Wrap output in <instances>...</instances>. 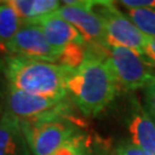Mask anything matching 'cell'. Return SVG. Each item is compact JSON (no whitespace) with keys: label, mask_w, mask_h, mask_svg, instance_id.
<instances>
[{"label":"cell","mask_w":155,"mask_h":155,"mask_svg":"<svg viewBox=\"0 0 155 155\" xmlns=\"http://www.w3.org/2000/svg\"><path fill=\"white\" fill-rule=\"evenodd\" d=\"M116 79L102 54V47L92 46L81 66L68 69L67 94L85 116H95L116 94Z\"/></svg>","instance_id":"6da1fadb"},{"label":"cell","mask_w":155,"mask_h":155,"mask_svg":"<svg viewBox=\"0 0 155 155\" xmlns=\"http://www.w3.org/2000/svg\"><path fill=\"white\" fill-rule=\"evenodd\" d=\"M8 87L45 98H66L68 68L22 56L8 55L0 62Z\"/></svg>","instance_id":"7a4b0ae2"},{"label":"cell","mask_w":155,"mask_h":155,"mask_svg":"<svg viewBox=\"0 0 155 155\" xmlns=\"http://www.w3.org/2000/svg\"><path fill=\"white\" fill-rule=\"evenodd\" d=\"M92 9L105 30L108 46H122L145 56V35L113 1H94Z\"/></svg>","instance_id":"3957f363"},{"label":"cell","mask_w":155,"mask_h":155,"mask_svg":"<svg viewBox=\"0 0 155 155\" xmlns=\"http://www.w3.org/2000/svg\"><path fill=\"white\" fill-rule=\"evenodd\" d=\"M18 121L33 155H52L78 134L75 125L66 118Z\"/></svg>","instance_id":"277c9868"},{"label":"cell","mask_w":155,"mask_h":155,"mask_svg":"<svg viewBox=\"0 0 155 155\" xmlns=\"http://www.w3.org/2000/svg\"><path fill=\"white\" fill-rule=\"evenodd\" d=\"M71 104L69 97L53 99L25 93L8 86L6 90V109L22 121L66 118Z\"/></svg>","instance_id":"5b68a950"},{"label":"cell","mask_w":155,"mask_h":155,"mask_svg":"<svg viewBox=\"0 0 155 155\" xmlns=\"http://www.w3.org/2000/svg\"><path fill=\"white\" fill-rule=\"evenodd\" d=\"M102 54L118 86L130 91L143 89L155 77L148 68L150 62L129 48L107 45L102 47Z\"/></svg>","instance_id":"8992f818"},{"label":"cell","mask_w":155,"mask_h":155,"mask_svg":"<svg viewBox=\"0 0 155 155\" xmlns=\"http://www.w3.org/2000/svg\"><path fill=\"white\" fill-rule=\"evenodd\" d=\"M4 53L56 64L60 60V53L48 44L40 28L32 22L21 24L14 38L5 46Z\"/></svg>","instance_id":"52a82bcc"},{"label":"cell","mask_w":155,"mask_h":155,"mask_svg":"<svg viewBox=\"0 0 155 155\" xmlns=\"http://www.w3.org/2000/svg\"><path fill=\"white\" fill-rule=\"evenodd\" d=\"M93 1L90 0H75L62 1L56 13L77 29L79 33L93 46H107L105 30L100 18L92 9Z\"/></svg>","instance_id":"ba28073f"},{"label":"cell","mask_w":155,"mask_h":155,"mask_svg":"<svg viewBox=\"0 0 155 155\" xmlns=\"http://www.w3.org/2000/svg\"><path fill=\"white\" fill-rule=\"evenodd\" d=\"M38 25L48 44L59 53L74 45H86L87 41L77 29L64 21L58 13H52L31 21Z\"/></svg>","instance_id":"9c48e42d"},{"label":"cell","mask_w":155,"mask_h":155,"mask_svg":"<svg viewBox=\"0 0 155 155\" xmlns=\"http://www.w3.org/2000/svg\"><path fill=\"white\" fill-rule=\"evenodd\" d=\"M127 129L131 144L155 155V123L136 97L131 100Z\"/></svg>","instance_id":"30bf717a"},{"label":"cell","mask_w":155,"mask_h":155,"mask_svg":"<svg viewBox=\"0 0 155 155\" xmlns=\"http://www.w3.org/2000/svg\"><path fill=\"white\" fill-rule=\"evenodd\" d=\"M0 155H31L18 118L6 108L0 118Z\"/></svg>","instance_id":"8fae6325"},{"label":"cell","mask_w":155,"mask_h":155,"mask_svg":"<svg viewBox=\"0 0 155 155\" xmlns=\"http://www.w3.org/2000/svg\"><path fill=\"white\" fill-rule=\"evenodd\" d=\"M21 20L16 15L8 1L0 2V52H4L5 46L16 35L21 28Z\"/></svg>","instance_id":"7c38bea8"},{"label":"cell","mask_w":155,"mask_h":155,"mask_svg":"<svg viewBox=\"0 0 155 155\" xmlns=\"http://www.w3.org/2000/svg\"><path fill=\"white\" fill-rule=\"evenodd\" d=\"M125 15L144 35L155 37V8H127Z\"/></svg>","instance_id":"4fadbf2b"},{"label":"cell","mask_w":155,"mask_h":155,"mask_svg":"<svg viewBox=\"0 0 155 155\" xmlns=\"http://www.w3.org/2000/svg\"><path fill=\"white\" fill-rule=\"evenodd\" d=\"M52 155H87V146L82 137L77 134Z\"/></svg>","instance_id":"5bb4252c"},{"label":"cell","mask_w":155,"mask_h":155,"mask_svg":"<svg viewBox=\"0 0 155 155\" xmlns=\"http://www.w3.org/2000/svg\"><path fill=\"white\" fill-rule=\"evenodd\" d=\"M60 6H61V1H58V0H33V20L45 16V15H48V14H52V13H55L60 8Z\"/></svg>","instance_id":"9a60e30c"},{"label":"cell","mask_w":155,"mask_h":155,"mask_svg":"<svg viewBox=\"0 0 155 155\" xmlns=\"http://www.w3.org/2000/svg\"><path fill=\"white\" fill-rule=\"evenodd\" d=\"M144 108L155 123V77L144 87Z\"/></svg>","instance_id":"2e32d148"},{"label":"cell","mask_w":155,"mask_h":155,"mask_svg":"<svg viewBox=\"0 0 155 155\" xmlns=\"http://www.w3.org/2000/svg\"><path fill=\"white\" fill-rule=\"evenodd\" d=\"M116 155H153L132 144H121L116 150Z\"/></svg>","instance_id":"e0dca14e"},{"label":"cell","mask_w":155,"mask_h":155,"mask_svg":"<svg viewBox=\"0 0 155 155\" xmlns=\"http://www.w3.org/2000/svg\"><path fill=\"white\" fill-rule=\"evenodd\" d=\"M145 58L155 66V37L145 35Z\"/></svg>","instance_id":"ac0fdd59"},{"label":"cell","mask_w":155,"mask_h":155,"mask_svg":"<svg viewBox=\"0 0 155 155\" xmlns=\"http://www.w3.org/2000/svg\"><path fill=\"white\" fill-rule=\"evenodd\" d=\"M6 90H7V85L5 89V78H4L1 67H0V118L2 116L6 108Z\"/></svg>","instance_id":"d6986e66"}]
</instances>
